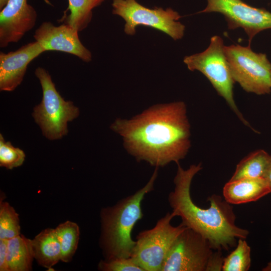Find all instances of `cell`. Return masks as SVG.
Segmentation results:
<instances>
[{
  "mask_svg": "<svg viewBox=\"0 0 271 271\" xmlns=\"http://www.w3.org/2000/svg\"><path fill=\"white\" fill-rule=\"evenodd\" d=\"M110 128L122 137L128 153L155 168L178 163L191 147L183 101L154 105L130 119H116Z\"/></svg>",
  "mask_w": 271,
  "mask_h": 271,
  "instance_id": "obj_1",
  "label": "cell"
},
{
  "mask_svg": "<svg viewBox=\"0 0 271 271\" xmlns=\"http://www.w3.org/2000/svg\"><path fill=\"white\" fill-rule=\"evenodd\" d=\"M177 165L175 187L168 201L176 216L181 217V223L201 234L216 250H228L236 245L237 239H245L248 231L236 225L232 206L221 197L215 194L209 197L210 206L206 209L199 207L192 199L191 183L202 169L201 164L191 165L186 170L179 163Z\"/></svg>",
  "mask_w": 271,
  "mask_h": 271,
  "instance_id": "obj_2",
  "label": "cell"
},
{
  "mask_svg": "<svg viewBox=\"0 0 271 271\" xmlns=\"http://www.w3.org/2000/svg\"><path fill=\"white\" fill-rule=\"evenodd\" d=\"M158 170L156 167L148 182L134 194L102 210L100 245L105 259L130 257L136 244L132 230L144 216L142 202L145 195L154 189Z\"/></svg>",
  "mask_w": 271,
  "mask_h": 271,
  "instance_id": "obj_3",
  "label": "cell"
},
{
  "mask_svg": "<svg viewBox=\"0 0 271 271\" xmlns=\"http://www.w3.org/2000/svg\"><path fill=\"white\" fill-rule=\"evenodd\" d=\"M224 257L208 241L187 227L170 248L160 271L222 270Z\"/></svg>",
  "mask_w": 271,
  "mask_h": 271,
  "instance_id": "obj_4",
  "label": "cell"
},
{
  "mask_svg": "<svg viewBox=\"0 0 271 271\" xmlns=\"http://www.w3.org/2000/svg\"><path fill=\"white\" fill-rule=\"evenodd\" d=\"M35 74L40 81L43 97L34 109L33 116L48 139H61L68 132L67 122L79 115V109L73 102L65 101L57 90L49 72L38 67Z\"/></svg>",
  "mask_w": 271,
  "mask_h": 271,
  "instance_id": "obj_5",
  "label": "cell"
},
{
  "mask_svg": "<svg viewBox=\"0 0 271 271\" xmlns=\"http://www.w3.org/2000/svg\"><path fill=\"white\" fill-rule=\"evenodd\" d=\"M222 39L214 36L203 52L186 56L184 62L190 71L201 72L210 82L218 94L226 101L244 124L250 127L238 109L233 97V84L229 65L224 52Z\"/></svg>",
  "mask_w": 271,
  "mask_h": 271,
  "instance_id": "obj_6",
  "label": "cell"
},
{
  "mask_svg": "<svg viewBox=\"0 0 271 271\" xmlns=\"http://www.w3.org/2000/svg\"><path fill=\"white\" fill-rule=\"evenodd\" d=\"M231 76L244 90L257 95L271 91V63L265 54L257 53L247 47L224 46Z\"/></svg>",
  "mask_w": 271,
  "mask_h": 271,
  "instance_id": "obj_7",
  "label": "cell"
},
{
  "mask_svg": "<svg viewBox=\"0 0 271 271\" xmlns=\"http://www.w3.org/2000/svg\"><path fill=\"white\" fill-rule=\"evenodd\" d=\"M176 217L168 212L150 229L140 232L130 257L144 271H160L171 245L187 227L182 223L174 226L171 224Z\"/></svg>",
  "mask_w": 271,
  "mask_h": 271,
  "instance_id": "obj_8",
  "label": "cell"
},
{
  "mask_svg": "<svg viewBox=\"0 0 271 271\" xmlns=\"http://www.w3.org/2000/svg\"><path fill=\"white\" fill-rule=\"evenodd\" d=\"M112 14L125 21L124 31L128 35L136 34L139 26L151 27L162 31L174 40L181 39L185 27L179 20V14L171 8L150 9L137 0H112Z\"/></svg>",
  "mask_w": 271,
  "mask_h": 271,
  "instance_id": "obj_9",
  "label": "cell"
},
{
  "mask_svg": "<svg viewBox=\"0 0 271 271\" xmlns=\"http://www.w3.org/2000/svg\"><path fill=\"white\" fill-rule=\"evenodd\" d=\"M206 8L199 12H217L222 14L229 29L241 28L249 38V44L259 32L271 29V13L253 7L241 0H207Z\"/></svg>",
  "mask_w": 271,
  "mask_h": 271,
  "instance_id": "obj_10",
  "label": "cell"
},
{
  "mask_svg": "<svg viewBox=\"0 0 271 271\" xmlns=\"http://www.w3.org/2000/svg\"><path fill=\"white\" fill-rule=\"evenodd\" d=\"M78 32L66 23L56 26L50 22H44L35 31L34 38L45 52H63L89 62L91 53L81 43Z\"/></svg>",
  "mask_w": 271,
  "mask_h": 271,
  "instance_id": "obj_11",
  "label": "cell"
},
{
  "mask_svg": "<svg viewBox=\"0 0 271 271\" xmlns=\"http://www.w3.org/2000/svg\"><path fill=\"white\" fill-rule=\"evenodd\" d=\"M37 14L27 0H9L0 13V47L18 42L35 26Z\"/></svg>",
  "mask_w": 271,
  "mask_h": 271,
  "instance_id": "obj_12",
  "label": "cell"
},
{
  "mask_svg": "<svg viewBox=\"0 0 271 271\" xmlns=\"http://www.w3.org/2000/svg\"><path fill=\"white\" fill-rule=\"evenodd\" d=\"M45 51L37 41L0 53V90L12 91L22 82L29 63Z\"/></svg>",
  "mask_w": 271,
  "mask_h": 271,
  "instance_id": "obj_13",
  "label": "cell"
},
{
  "mask_svg": "<svg viewBox=\"0 0 271 271\" xmlns=\"http://www.w3.org/2000/svg\"><path fill=\"white\" fill-rule=\"evenodd\" d=\"M270 192L271 189L263 178L229 180L223 189L224 200L230 204L256 201Z\"/></svg>",
  "mask_w": 271,
  "mask_h": 271,
  "instance_id": "obj_14",
  "label": "cell"
},
{
  "mask_svg": "<svg viewBox=\"0 0 271 271\" xmlns=\"http://www.w3.org/2000/svg\"><path fill=\"white\" fill-rule=\"evenodd\" d=\"M32 241L34 258L39 265L51 269L61 260V246L55 229L43 230Z\"/></svg>",
  "mask_w": 271,
  "mask_h": 271,
  "instance_id": "obj_15",
  "label": "cell"
},
{
  "mask_svg": "<svg viewBox=\"0 0 271 271\" xmlns=\"http://www.w3.org/2000/svg\"><path fill=\"white\" fill-rule=\"evenodd\" d=\"M34 258L32 239L20 234L8 239L7 263L8 271H28Z\"/></svg>",
  "mask_w": 271,
  "mask_h": 271,
  "instance_id": "obj_16",
  "label": "cell"
},
{
  "mask_svg": "<svg viewBox=\"0 0 271 271\" xmlns=\"http://www.w3.org/2000/svg\"><path fill=\"white\" fill-rule=\"evenodd\" d=\"M270 159L271 155L263 150L251 153L237 164L229 180L245 178H263Z\"/></svg>",
  "mask_w": 271,
  "mask_h": 271,
  "instance_id": "obj_17",
  "label": "cell"
},
{
  "mask_svg": "<svg viewBox=\"0 0 271 271\" xmlns=\"http://www.w3.org/2000/svg\"><path fill=\"white\" fill-rule=\"evenodd\" d=\"M105 0H68L69 14L66 18V24L78 32L85 29L90 23L92 10Z\"/></svg>",
  "mask_w": 271,
  "mask_h": 271,
  "instance_id": "obj_18",
  "label": "cell"
},
{
  "mask_svg": "<svg viewBox=\"0 0 271 271\" xmlns=\"http://www.w3.org/2000/svg\"><path fill=\"white\" fill-rule=\"evenodd\" d=\"M61 246V261H70L77 248L79 227L76 223L66 221L55 228Z\"/></svg>",
  "mask_w": 271,
  "mask_h": 271,
  "instance_id": "obj_19",
  "label": "cell"
},
{
  "mask_svg": "<svg viewBox=\"0 0 271 271\" xmlns=\"http://www.w3.org/2000/svg\"><path fill=\"white\" fill-rule=\"evenodd\" d=\"M250 265V247L245 239L240 238L236 248L224 258L222 270L247 271Z\"/></svg>",
  "mask_w": 271,
  "mask_h": 271,
  "instance_id": "obj_20",
  "label": "cell"
},
{
  "mask_svg": "<svg viewBox=\"0 0 271 271\" xmlns=\"http://www.w3.org/2000/svg\"><path fill=\"white\" fill-rule=\"evenodd\" d=\"M20 234L19 215L7 202L0 204V239H10Z\"/></svg>",
  "mask_w": 271,
  "mask_h": 271,
  "instance_id": "obj_21",
  "label": "cell"
},
{
  "mask_svg": "<svg viewBox=\"0 0 271 271\" xmlns=\"http://www.w3.org/2000/svg\"><path fill=\"white\" fill-rule=\"evenodd\" d=\"M23 151L13 146L11 142H6L0 134V166L8 169L21 166L25 159Z\"/></svg>",
  "mask_w": 271,
  "mask_h": 271,
  "instance_id": "obj_22",
  "label": "cell"
},
{
  "mask_svg": "<svg viewBox=\"0 0 271 271\" xmlns=\"http://www.w3.org/2000/svg\"><path fill=\"white\" fill-rule=\"evenodd\" d=\"M98 266L103 271H144L131 257L101 260Z\"/></svg>",
  "mask_w": 271,
  "mask_h": 271,
  "instance_id": "obj_23",
  "label": "cell"
},
{
  "mask_svg": "<svg viewBox=\"0 0 271 271\" xmlns=\"http://www.w3.org/2000/svg\"><path fill=\"white\" fill-rule=\"evenodd\" d=\"M8 239H0V270L8 271L7 257Z\"/></svg>",
  "mask_w": 271,
  "mask_h": 271,
  "instance_id": "obj_24",
  "label": "cell"
},
{
  "mask_svg": "<svg viewBox=\"0 0 271 271\" xmlns=\"http://www.w3.org/2000/svg\"><path fill=\"white\" fill-rule=\"evenodd\" d=\"M263 178L266 181L271 189V159L264 175Z\"/></svg>",
  "mask_w": 271,
  "mask_h": 271,
  "instance_id": "obj_25",
  "label": "cell"
},
{
  "mask_svg": "<svg viewBox=\"0 0 271 271\" xmlns=\"http://www.w3.org/2000/svg\"><path fill=\"white\" fill-rule=\"evenodd\" d=\"M9 0H0V9L2 10L7 5Z\"/></svg>",
  "mask_w": 271,
  "mask_h": 271,
  "instance_id": "obj_26",
  "label": "cell"
},
{
  "mask_svg": "<svg viewBox=\"0 0 271 271\" xmlns=\"http://www.w3.org/2000/svg\"><path fill=\"white\" fill-rule=\"evenodd\" d=\"M262 270L263 271H271V261Z\"/></svg>",
  "mask_w": 271,
  "mask_h": 271,
  "instance_id": "obj_27",
  "label": "cell"
}]
</instances>
